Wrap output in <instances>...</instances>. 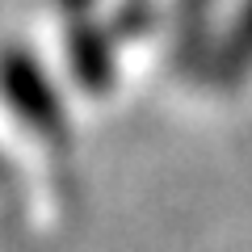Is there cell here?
<instances>
[{"label":"cell","mask_w":252,"mask_h":252,"mask_svg":"<svg viewBox=\"0 0 252 252\" xmlns=\"http://www.w3.org/2000/svg\"><path fill=\"white\" fill-rule=\"evenodd\" d=\"M0 84H4V97L13 101V109L34 126L38 135H46V139L59 143L63 139L59 101H55L46 76L38 72V63H30L26 55H17V51L4 55V59H0Z\"/></svg>","instance_id":"6da1fadb"},{"label":"cell","mask_w":252,"mask_h":252,"mask_svg":"<svg viewBox=\"0 0 252 252\" xmlns=\"http://www.w3.org/2000/svg\"><path fill=\"white\" fill-rule=\"evenodd\" d=\"M72 4H80V0H72Z\"/></svg>","instance_id":"3957f363"},{"label":"cell","mask_w":252,"mask_h":252,"mask_svg":"<svg viewBox=\"0 0 252 252\" xmlns=\"http://www.w3.org/2000/svg\"><path fill=\"white\" fill-rule=\"evenodd\" d=\"M248 67H252V0H244L240 21H235V30L227 34L223 51H219V76L223 80H240Z\"/></svg>","instance_id":"7a4b0ae2"}]
</instances>
